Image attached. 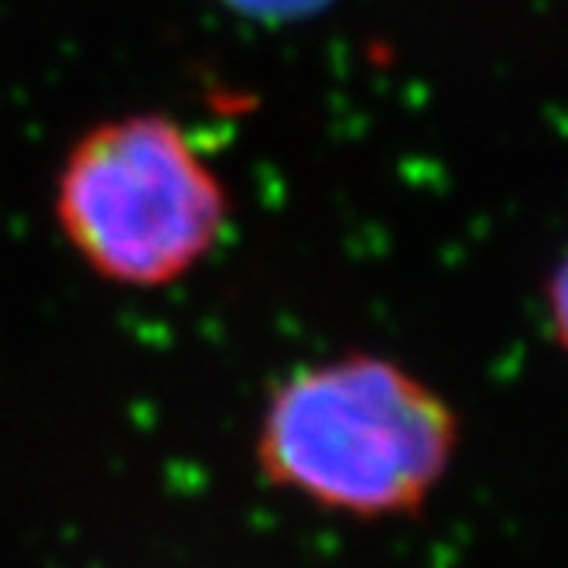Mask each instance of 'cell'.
I'll use <instances>...</instances> for the list:
<instances>
[{"mask_svg": "<svg viewBox=\"0 0 568 568\" xmlns=\"http://www.w3.org/2000/svg\"><path fill=\"white\" fill-rule=\"evenodd\" d=\"M453 453L449 404L381 356H343L292 374L257 428L267 483L353 517L418 510Z\"/></svg>", "mask_w": 568, "mask_h": 568, "instance_id": "cell-1", "label": "cell"}, {"mask_svg": "<svg viewBox=\"0 0 568 568\" xmlns=\"http://www.w3.org/2000/svg\"><path fill=\"white\" fill-rule=\"evenodd\" d=\"M230 199L169 116L131 113L87 131L55 179V220L72 254L124 288H165L213 254Z\"/></svg>", "mask_w": 568, "mask_h": 568, "instance_id": "cell-2", "label": "cell"}, {"mask_svg": "<svg viewBox=\"0 0 568 568\" xmlns=\"http://www.w3.org/2000/svg\"><path fill=\"white\" fill-rule=\"evenodd\" d=\"M226 4L257 21H292V18L315 14L318 8H326L329 0H226Z\"/></svg>", "mask_w": 568, "mask_h": 568, "instance_id": "cell-3", "label": "cell"}, {"mask_svg": "<svg viewBox=\"0 0 568 568\" xmlns=\"http://www.w3.org/2000/svg\"><path fill=\"white\" fill-rule=\"evenodd\" d=\"M551 318H555L561 346L568 349V257L561 261V267L551 281Z\"/></svg>", "mask_w": 568, "mask_h": 568, "instance_id": "cell-4", "label": "cell"}]
</instances>
